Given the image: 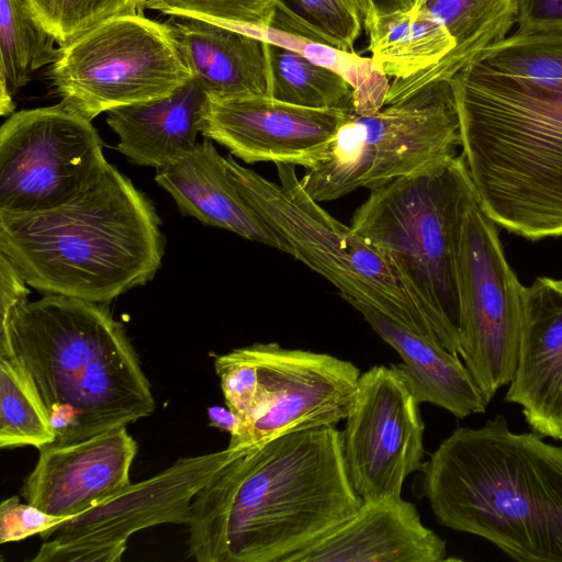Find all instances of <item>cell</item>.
Returning a JSON list of instances; mask_svg holds the SVG:
<instances>
[{
	"label": "cell",
	"mask_w": 562,
	"mask_h": 562,
	"mask_svg": "<svg viewBox=\"0 0 562 562\" xmlns=\"http://www.w3.org/2000/svg\"><path fill=\"white\" fill-rule=\"evenodd\" d=\"M416 9L438 20L456 46L435 66L406 79H393L384 102L431 81L451 79L481 50L505 38L517 18V0H419Z\"/></svg>",
	"instance_id": "23"
},
{
	"label": "cell",
	"mask_w": 562,
	"mask_h": 562,
	"mask_svg": "<svg viewBox=\"0 0 562 562\" xmlns=\"http://www.w3.org/2000/svg\"><path fill=\"white\" fill-rule=\"evenodd\" d=\"M164 251L153 202L110 164L63 205L0 212V252L44 294L109 303L151 280Z\"/></svg>",
	"instance_id": "5"
},
{
	"label": "cell",
	"mask_w": 562,
	"mask_h": 562,
	"mask_svg": "<svg viewBox=\"0 0 562 562\" xmlns=\"http://www.w3.org/2000/svg\"><path fill=\"white\" fill-rule=\"evenodd\" d=\"M65 520L27 502L21 503L18 496L9 497L0 505V543L42 536Z\"/></svg>",
	"instance_id": "33"
},
{
	"label": "cell",
	"mask_w": 562,
	"mask_h": 562,
	"mask_svg": "<svg viewBox=\"0 0 562 562\" xmlns=\"http://www.w3.org/2000/svg\"><path fill=\"white\" fill-rule=\"evenodd\" d=\"M346 302L401 357L402 363L397 367L419 404L436 405L458 418L485 412L488 402L459 355L364 303Z\"/></svg>",
	"instance_id": "21"
},
{
	"label": "cell",
	"mask_w": 562,
	"mask_h": 562,
	"mask_svg": "<svg viewBox=\"0 0 562 562\" xmlns=\"http://www.w3.org/2000/svg\"><path fill=\"white\" fill-rule=\"evenodd\" d=\"M245 453V450L227 447L180 458L158 474L130 483L41 538L68 541L75 559L82 562L121 561L133 533L161 524L188 525L195 495L225 465Z\"/></svg>",
	"instance_id": "14"
},
{
	"label": "cell",
	"mask_w": 562,
	"mask_h": 562,
	"mask_svg": "<svg viewBox=\"0 0 562 562\" xmlns=\"http://www.w3.org/2000/svg\"><path fill=\"white\" fill-rule=\"evenodd\" d=\"M460 119L451 79L431 81L371 112H350L324 160L301 183L317 202L374 189L456 155Z\"/></svg>",
	"instance_id": "8"
},
{
	"label": "cell",
	"mask_w": 562,
	"mask_h": 562,
	"mask_svg": "<svg viewBox=\"0 0 562 562\" xmlns=\"http://www.w3.org/2000/svg\"><path fill=\"white\" fill-rule=\"evenodd\" d=\"M517 34L562 33V0H517Z\"/></svg>",
	"instance_id": "34"
},
{
	"label": "cell",
	"mask_w": 562,
	"mask_h": 562,
	"mask_svg": "<svg viewBox=\"0 0 562 562\" xmlns=\"http://www.w3.org/2000/svg\"><path fill=\"white\" fill-rule=\"evenodd\" d=\"M37 21L64 47L116 16L143 14L146 0H24Z\"/></svg>",
	"instance_id": "30"
},
{
	"label": "cell",
	"mask_w": 562,
	"mask_h": 562,
	"mask_svg": "<svg viewBox=\"0 0 562 562\" xmlns=\"http://www.w3.org/2000/svg\"><path fill=\"white\" fill-rule=\"evenodd\" d=\"M351 110L311 109L269 95L206 100L201 134L247 164L304 167L325 159Z\"/></svg>",
	"instance_id": "15"
},
{
	"label": "cell",
	"mask_w": 562,
	"mask_h": 562,
	"mask_svg": "<svg viewBox=\"0 0 562 562\" xmlns=\"http://www.w3.org/2000/svg\"><path fill=\"white\" fill-rule=\"evenodd\" d=\"M164 23L209 98L269 95L267 40L189 16L170 15Z\"/></svg>",
	"instance_id": "20"
},
{
	"label": "cell",
	"mask_w": 562,
	"mask_h": 562,
	"mask_svg": "<svg viewBox=\"0 0 562 562\" xmlns=\"http://www.w3.org/2000/svg\"><path fill=\"white\" fill-rule=\"evenodd\" d=\"M207 95L194 79L171 94L108 112L117 150L131 162L155 168L189 154L198 144Z\"/></svg>",
	"instance_id": "22"
},
{
	"label": "cell",
	"mask_w": 562,
	"mask_h": 562,
	"mask_svg": "<svg viewBox=\"0 0 562 562\" xmlns=\"http://www.w3.org/2000/svg\"><path fill=\"white\" fill-rule=\"evenodd\" d=\"M29 284L15 265L0 252V326H3L14 308L27 302Z\"/></svg>",
	"instance_id": "35"
},
{
	"label": "cell",
	"mask_w": 562,
	"mask_h": 562,
	"mask_svg": "<svg viewBox=\"0 0 562 562\" xmlns=\"http://www.w3.org/2000/svg\"><path fill=\"white\" fill-rule=\"evenodd\" d=\"M462 157L483 211L536 240L562 235V80L465 65L451 78Z\"/></svg>",
	"instance_id": "3"
},
{
	"label": "cell",
	"mask_w": 562,
	"mask_h": 562,
	"mask_svg": "<svg viewBox=\"0 0 562 562\" xmlns=\"http://www.w3.org/2000/svg\"><path fill=\"white\" fill-rule=\"evenodd\" d=\"M560 440H562V437H561V439H560Z\"/></svg>",
	"instance_id": "39"
},
{
	"label": "cell",
	"mask_w": 562,
	"mask_h": 562,
	"mask_svg": "<svg viewBox=\"0 0 562 562\" xmlns=\"http://www.w3.org/2000/svg\"><path fill=\"white\" fill-rule=\"evenodd\" d=\"M364 26L374 68L393 79L435 66L456 46L447 29L420 9L364 20Z\"/></svg>",
	"instance_id": "24"
},
{
	"label": "cell",
	"mask_w": 562,
	"mask_h": 562,
	"mask_svg": "<svg viewBox=\"0 0 562 562\" xmlns=\"http://www.w3.org/2000/svg\"><path fill=\"white\" fill-rule=\"evenodd\" d=\"M246 349L257 366L258 390L227 447L249 452L278 437L336 427L347 418L361 374L352 362L278 342Z\"/></svg>",
	"instance_id": "12"
},
{
	"label": "cell",
	"mask_w": 562,
	"mask_h": 562,
	"mask_svg": "<svg viewBox=\"0 0 562 562\" xmlns=\"http://www.w3.org/2000/svg\"><path fill=\"white\" fill-rule=\"evenodd\" d=\"M270 30L349 53L361 30L359 0H273Z\"/></svg>",
	"instance_id": "27"
},
{
	"label": "cell",
	"mask_w": 562,
	"mask_h": 562,
	"mask_svg": "<svg viewBox=\"0 0 562 562\" xmlns=\"http://www.w3.org/2000/svg\"><path fill=\"white\" fill-rule=\"evenodd\" d=\"M457 278L459 356L490 403L516 370L525 286L504 256L497 224L479 201L462 222Z\"/></svg>",
	"instance_id": "10"
},
{
	"label": "cell",
	"mask_w": 562,
	"mask_h": 562,
	"mask_svg": "<svg viewBox=\"0 0 562 562\" xmlns=\"http://www.w3.org/2000/svg\"><path fill=\"white\" fill-rule=\"evenodd\" d=\"M422 474V494L442 526L517 561L562 562V447L516 434L497 415L456 429Z\"/></svg>",
	"instance_id": "2"
},
{
	"label": "cell",
	"mask_w": 562,
	"mask_h": 562,
	"mask_svg": "<svg viewBox=\"0 0 562 562\" xmlns=\"http://www.w3.org/2000/svg\"><path fill=\"white\" fill-rule=\"evenodd\" d=\"M477 201L462 155L371 189L350 227L386 255L440 344L459 355L457 254Z\"/></svg>",
	"instance_id": "6"
},
{
	"label": "cell",
	"mask_w": 562,
	"mask_h": 562,
	"mask_svg": "<svg viewBox=\"0 0 562 562\" xmlns=\"http://www.w3.org/2000/svg\"><path fill=\"white\" fill-rule=\"evenodd\" d=\"M137 442L126 427L40 449L21 488L23 498L47 514L69 519L126 487Z\"/></svg>",
	"instance_id": "16"
},
{
	"label": "cell",
	"mask_w": 562,
	"mask_h": 562,
	"mask_svg": "<svg viewBox=\"0 0 562 562\" xmlns=\"http://www.w3.org/2000/svg\"><path fill=\"white\" fill-rule=\"evenodd\" d=\"M267 56L269 97L304 108L352 111L355 89L339 71L270 41H267Z\"/></svg>",
	"instance_id": "26"
},
{
	"label": "cell",
	"mask_w": 562,
	"mask_h": 562,
	"mask_svg": "<svg viewBox=\"0 0 562 562\" xmlns=\"http://www.w3.org/2000/svg\"><path fill=\"white\" fill-rule=\"evenodd\" d=\"M557 282L562 288V280H557Z\"/></svg>",
	"instance_id": "38"
},
{
	"label": "cell",
	"mask_w": 562,
	"mask_h": 562,
	"mask_svg": "<svg viewBox=\"0 0 562 562\" xmlns=\"http://www.w3.org/2000/svg\"><path fill=\"white\" fill-rule=\"evenodd\" d=\"M108 166L103 142L87 117L60 103L14 112L0 127V212L63 205Z\"/></svg>",
	"instance_id": "11"
},
{
	"label": "cell",
	"mask_w": 562,
	"mask_h": 562,
	"mask_svg": "<svg viewBox=\"0 0 562 562\" xmlns=\"http://www.w3.org/2000/svg\"><path fill=\"white\" fill-rule=\"evenodd\" d=\"M192 78L165 23L112 18L58 47L49 79L60 104L92 120L167 97Z\"/></svg>",
	"instance_id": "9"
},
{
	"label": "cell",
	"mask_w": 562,
	"mask_h": 562,
	"mask_svg": "<svg viewBox=\"0 0 562 562\" xmlns=\"http://www.w3.org/2000/svg\"><path fill=\"white\" fill-rule=\"evenodd\" d=\"M24 0H0V113H14L12 95L53 64L58 48Z\"/></svg>",
	"instance_id": "25"
},
{
	"label": "cell",
	"mask_w": 562,
	"mask_h": 562,
	"mask_svg": "<svg viewBox=\"0 0 562 562\" xmlns=\"http://www.w3.org/2000/svg\"><path fill=\"white\" fill-rule=\"evenodd\" d=\"M469 64L517 78L562 80V33H515L485 47Z\"/></svg>",
	"instance_id": "29"
},
{
	"label": "cell",
	"mask_w": 562,
	"mask_h": 562,
	"mask_svg": "<svg viewBox=\"0 0 562 562\" xmlns=\"http://www.w3.org/2000/svg\"><path fill=\"white\" fill-rule=\"evenodd\" d=\"M419 405L397 364L360 374L341 438L349 479L363 501L402 497L406 477L422 472Z\"/></svg>",
	"instance_id": "13"
},
{
	"label": "cell",
	"mask_w": 562,
	"mask_h": 562,
	"mask_svg": "<svg viewBox=\"0 0 562 562\" xmlns=\"http://www.w3.org/2000/svg\"><path fill=\"white\" fill-rule=\"evenodd\" d=\"M363 499L336 427L278 437L237 457L191 504L199 562H284L349 518Z\"/></svg>",
	"instance_id": "1"
},
{
	"label": "cell",
	"mask_w": 562,
	"mask_h": 562,
	"mask_svg": "<svg viewBox=\"0 0 562 562\" xmlns=\"http://www.w3.org/2000/svg\"><path fill=\"white\" fill-rule=\"evenodd\" d=\"M225 164L240 195L290 244L293 257L328 280L345 301L364 303L440 342L386 255L324 210L302 186L294 165L276 164L277 184L231 155Z\"/></svg>",
	"instance_id": "7"
},
{
	"label": "cell",
	"mask_w": 562,
	"mask_h": 562,
	"mask_svg": "<svg viewBox=\"0 0 562 562\" xmlns=\"http://www.w3.org/2000/svg\"><path fill=\"white\" fill-rule=\"evenodd\" d=\"M145 7L238 29L270 31L273 0H146Z\"/></svg>",
	"instance_id": "31"
},
{
	"label": "cell",
	"mask_w": 562,
	"mask_h": 562,
	"mask_svg": "<svg viewBox=\"0 0 562 562\" xmlns=\"http://www.w3.org/2000/svg\"><path fill=\"white\" fill-rule=\"evenodd\" d=\"M446 541L403 499H366L334 529L284 562H440Z\"/></svg>",
	"instance_id": "18"
},
{
	"label": "cell",
	"mask_w": 562,
	"mask_h": 562,
	"mask_svg": "<svg viewBox=\"0 0 562 562\" xmlns=\"http://www.w3.org/2000/svg\"><path fill=\"white\" fill-rule=\"evenodd\" d=\"M505 401L518 404L540 436L562 437V288L538 278L525 286L519 353Z\"/></svg>",
	"instance_id": "17"
},
{
	"label": "cell",
	"mask_w": 562,
	"mask_h": 562,
	"mask_svg": "<svg viewBox=\"0 0 562 562\" xmlns=\"http://www.w3.org/2000/svg\"><path fill=\"white\" fill-rule=\"evenodd\" d=\"M226 406L243 418L258 390L257 366L246 347L233 349L214 361Z\"/></svg>",
	"instance_id": "32"
},
{
	"label": "cell",
	"mask_w": 562,
	"mask_h": 562,
	"mask_svg": "<svg viewBox=\"0 0 562 562\" xmlns=\"http://www.w3.org/2000/svg\"><path fill=\"white\" fill-rule=\"evenodd\" d=\"M30 373L56 432L68 445L126 427L156 407L137 353L104 304L45 294L0 326V357Z\"/></svg>",
	"instance_id": "4"
},
{
	"label": "cell",
	"mask_w": 562,
	"mask_h": 562,
	"mask_svg": "<svg viewBox=\"0 0 562 562\" xmlns=\"http://www.w3.org/2000/svg\"><path fill=\"white\" fill-rule=\"evenodd\" d=\"M156 182L173 198L179 211L206 225L235 233L293 256V249L245 201L211 139L181 158L156 168Z\"/></svg>",
	"instance_id": "19"
},
{
	"label": "cell",
	"mask_w": 562,
	"mask_h": 562,
	"mask_svg": "<svg viewBox=\"0 0 562 562\" xmlns=\"http://www.w3.org/2000/svg\"><path fill=\"white\" fill-rule=\"evenodd\" d=\"M364 20L409 12L417 8L419 0H359Z\"/></svg>",
	"instance_id": "36"
},
{
	"label": "cell",
	"mask_w": 562,
	"mask_h": 562,
	"mask_svg": "<svg viewBox=\"0 0 562 562\" xmlns=\"http://www.w3.org/2000/svg\"><path fill=\"white\" fill-rule=\"evenodd\" d=\"M210 426L226 431L231 437L239 432L241 418L227 406H213L207 409Z\"/></svg>",
	"instance_id": "37"
},
{
	"label": "cell",
	"mask_w": 562,
	"mask_h": 562,
	"mask_svg": "<svg viewBox=\"0 0 562 562\" xmlns=\"http://www.w3.org/2000/svg\"><path fill=\"white\" fill-rule=\"evenodd\" d=\"M56 441L47 408L26 369L15 356L0 357V448Z\"/></svg>",
	"instance_id": "28"
}]
</instances>
